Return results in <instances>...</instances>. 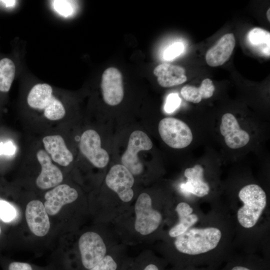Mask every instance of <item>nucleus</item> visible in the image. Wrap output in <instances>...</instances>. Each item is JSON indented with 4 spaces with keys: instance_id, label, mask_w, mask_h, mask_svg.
<instances>
[{
    "instance_id": "nucleus-1",
    "label": "nucleus",
    "mask_w": 270,
    "mask_h": 270,
    "mask_svg": "<svg viewBox=\"0 0 270 270\" xmlns=\"http://www.w3.org/2000/svg\"><path fill=\"white\" fill-rule=\"evenodd\" d=\"M221 238L222 232L216 228H190L176 238L174 244L181 254L196 256L216 248Z\"/></svg>"
},
{
    "instance_id": "nucleus-2",
    "label": "nucleus",
    "mask_w": 270,
    "mask_h": 270,
    "mask_svg": "<svg viewBox=\"0 0 270 270\" xmlns=\"http://www.w3.org/2000/svg\"><path fill=\"white\" fill-rule=\"evenodd\" d=\"M243 206L237 212L239 224L246 228L255 226L266 205V196L264 190L256 184L244 186L238 192Z\"/></svg>"
},
{
    "instance_id": "nucleus-3",
    "label": "nucleus",
    "mask_w": 270,
    "mask_h": 270,
    "mask_svg": "<svg viewBox=\"0 0 270 270\" xmlns=\"http://www.w3.org/2000/svg\"><path fill=\"white\" fill-rule=\"evenodd\" d=\"M27 102L32 108L44 110V116L50 120H60L66 114L64 105L54 97L52 86L47 84L34 85L28 93Z\"/></svg>"
},
{
    "instance_id": "nucleus-4",
    "label": "nucleus",
    "mask_w": 270,
    "mask_h": 270,
    "mask_svg": "<svg viewBox=\"0 0 270 270\" xmlns=\"http://www.w3.org/2000/svg\"><path fill=\"white\" fill-rule=\"evenodd\" d=\"M79 258L76 270H88L107 254L106 247L100 234L94 232L84 233L78 240Z\"/></svg>"
},
{
    "instance_id": "nucleus-5",
    "label": "nucleus",
    "mask_w": 270,
    "mask_h": 270,
    "mask_svg": "<svg viewBox=\"0 0 270 270\" xmlns=\"http://www.w3.org/2000/svg\"><path fill=\"white\" fill-rule=\"evenodd\" d=\"M158 129L162 140L172 148H184L192 140V134L190 127L178 118H162L159 122Z\"/></svg>"
},
{
    "instance_id": "nucleus-6",
    "label": "nucleus",
    "mask_w": 270,
    "mask_h": 270,
    "mask_svg": "<svg viewBox=\"0 0 270 270\" xmlns=\"http://www.w3.org/2000/svg\"><path fill=\"white\" fill-rule=\"evenodd\" d=\"M134 228L142 235H148L154 232L162 220L161 214L152 208V198L145 192L138 196L134 206Z\"/></svg>"
},
{
    "instance_id": "nucleus-7",
    "label": "nucleus",
    "mask_w": 270,
    "mask_h": 270,
    "mask_svg": "<svg viewBox=\"0 0 270 270\" xmlns=\"http://www.w3.org/2000/svg\"><path fill=\"white\" fill-rule=\"evenodd\" d=\"M152 142L146 134L142 130H134L130 135L127 149L121 158L122 164L132 175L138 176L143 171V165L138 153L141 150H148Z\"/></svg>"
},
{
    "instance_id": "nucleus-8",
    "label": "nucleus",
    "mask_w": 270,
    "mask_h": 270,
    "mask_svg": "<svg viewBox=\"0 0 270 270\" xmlns=\"http://www.w3.org/2000/svg\"><path fill=\"white\" fill-rule=\"evenodd\" d=\"M105 181L107 186L116 192L122 202H128L132 199L134 192L132 187L134 178L122 164L112 166L106 176Z\"/></svg>"
},
{
    "instance_id": "nucleus-9",
    "label": "nucleus",
    "mask_w": 270,
    "mask_h": 270,
    "mask_svg": "<svg viewBox=\"0 0 270 270\" xmlns=\"http://www.w3.org/2000/svg\"><path fill=\"white\" fill-rule=\"evenodd\" d=\"M80 149L82 154L96 168H104L109 162L108 154L102 148L100 136L94 130H86L82 134Z\"/></svg>"
},
{
    "instance_id": "nucleus-10",
    "label": "nucleus",
    "mask_w": 270,
    "mask_h": 270,
    "mask_svg": "<svg viewBox=\"0 0 270 270\" xmlns=\"http://www.w3.org/2000/svg\"><path fill=\"white\" fill-rule=\"evenodd\" d=\"M101 88L104 102L112 106L118 104L124 96L122 76L116 68L106 69L102 74Z\"/></svg>"
},
{
    "instance_id": "nucleus-11",
    "label": "nucleus",
    "mask_w": 270,
    "mask_h": 270,
    "mask_svg": "<svg viewBox=\"0 0 270 270\" xmlns=\"http://www.w3.org/2000/svg\"><path fill=\"white\" fill-rule=\"evenodd\" d=\"M220 132L224 137L226 146L232 149L242 148L250 141L249 134L240 128L238 120L230 113L222 116Z\"/></svg>"
},
{
    "instance_id": "nucleus-12",
    "label": "nucleus",
    "mask_w": 270,
    "mask_h": 270,
    "mask_svg": "<svg viewBox=\"0 0 270 270\" xmlns=\"http://www.w3.org/2000/svg\"><path fill=\"white\" fill-rule=\"evenodd\" d=\"M36 158L41 166V172L36 180L37 186L46 190L58 186L63 180L60 168L53 164L49 154L44 150H39Z\"/></svg>"
},
{
    "instance_id": "nucleus-13",
    "label": "nucleus",
    "mask_w": 270,
    "mask_h": 270,
    "mask_svg": "<svg viewBox=\"0 0 270 270\" xmlns=\"http://www.w3.org/2000/svg\"><path fill=\"white\" fill-rule=\"evenodd\" d=\"M26 221L29 229L36 236H46L50 228L48 215L44 204L38 200H32L26 206Z\"/></svg>"
},
{
    "instance_id": "nucleus-14",
    "label": "nucleus",
    "mask_w": 270,
    "mask_h": 270,
    "mask_svg": "<svg viewBox=\"0 0 270 270\" xmlns=\"http://www.w3.org/2000/svg\"><path fill=\"white\" fill-rule=\"evenodd\" d=\"M78 198V193L74 188L60 184L46 193L44 204L48 215L54 216L63 206L74 202Z\"/></svg>"
},
{
    "instance_id": "nucleus-15",
    "label": "nucleus",
    "mask_w": 270,
    "mask_h": 270,
    "mask_svg": "<svg viewBox=\"0 0 270 270\" xmlns=\"http://www.w3.org/2000/svg\"><path fill=\"white\" fill-rule=\"evenodd\" d=\"M236 45L233 34H226L206 52V60L210 66L216 67L225 63L231 56Z\"/></svg>"
},
{
    "instance_id": "nucleus-16",
    "label": "nucleus",
    "mask_w": 270,
    "mask_h": 270,
    "mask_svg": "<svg viewBox=\"0 0 270 270\" xmlns=\"http://www.w3.org/2000/svg\"><path fill=\"white\" fill-rule=\"evenodd\" d=\"M45 151L51 158L60 166H66L73 160V155L67 148L63 138L60 135L48 136L42 139Z\"/></svg>"
},
{
    "instance_id": "nucleus-17",
    "label": "nucleus",
    "mask_w": 270,
    "mask_h": 270,
    "mask_svg": "<svg viewBox=\"0 0 270 270\" xmlns=\"http://www.w3.org/2000/svg\"><path fill=\"white\" fill-rule=\"evenodd\" d=\"M158 84L164 88H170L184 83L187 80L185 69L181 66L168 63L161 64L154 70Z\"/></svg>"
},
{
    "instance_id": "nucleus-18",
    "label": "nucleus",
    "mask_w": 270,
    "mask_h": 270,
    "mask_svg": "<svg viewBox=\"0 0 270 270\" xmlns=\"http://www.w3.org/2000/svg\"><path fill=\"white\" fill-rule=\"evenodd\" d=\"M204 168L200 164L186 168L184 175L186 178V182L182 185V188L198 197L208 194L210 186L204 180Z\"/></svg>"
},
{
    "instance_id": "nucleus-19",
    "label": "nucleus",
    "mask_w": 270,
    "mask_h": 270,
    "mask_svg": "<svg viewBox=\"0 0 270 270\" xmlns=\"http://www.w3.org/2000/svg\"><path fill=\"white\" fill-rule=\"evenodd\" d=\"M178 222L169 230L170 237L176 238L186 232L198 220L196 214H192V208L186 202H180L176 208Z\"/></svg>"
},
{
    "instance_id": "nucleus-20",
    "label": "nucleus",
    "mask_w": 270,
    "mask_h": 270,
    "mask_svg": "<svg viewBox=\"0 0 270 270\" xmlns=\"http://www.w3.org/2000/svg\"><path fill=\"white\" fill-rule=\"evenodd\" d=\"M246 42L249 47L256 54L262 56H270V32L260 28L250 30L246 36Z\"/></svg>"
},
{
    "instance_id": "nucleus-21",
    "label": "nucleus",
    "mask_w": 270,
    "mask_h": 270,
    "mask_svg": "<svg viewBox=\"0 0 270 270\" xmlns=\"http://www.w3.org/2000/svg\"><path fill=\"white\" fill-rule=\"evenodd\" d=\"M215 90L212 80L206 78L204 79L200 86L196 88L194 86L186 85L180 90V94L186 101L194 104L199 103L202 98L212 97Z\"/></svg>"
},
{
    "instance_id": "nucleus-22",
    "label": "nucleus",
    "mask_w": 270,
    "mask_h": 270,
    "mask_svg": "<svg viewBox=\"0 0 270 270\" xmlns=\"http://www.w3.org/2000/svg\"><path fill=\"white\" fill-rule=\"evenodd\" d=\"M16 66L12 60L4 58L0 60V91L10 90L14 78Z\"/></svg>"
},
{
    "instance_id": "nucleus-23",
    "label": "nucleus",
    "mask_w": 270,
    "mask_h": 270,
    "mask_svg": "<svg viewBox=\"0 0 270 270\" xmlns=\"http://www.w3.org/2000/svg\"><path fill=\"white\" fill-rule=\"evenodd\" d=\"M161 262L152 258H140L134 262H124L122 270H164Z\"/></svg>"
},
{
    "instance_id": "nucleus-24",
    "label": "nucleus",
    "mask_w": 270,
    "mask_h": 270,
    "mask_svg": "<svg viewBox=\"0 0 270 270\" xmlns=\"http://www.w3.org/2000/svg\"><path fill=\"white\" fill-rule=\"evenodd\" d=\"M124 263L116 257L106 254L100 262L88 270H122Z\"/></svg>"
},
{
    "instance_id": "nucleus-25",
    "label": "nucleus",
    "mask_w": 270,
    "mask_h": 270,
    "mask_svg": "<svg viewBox=\"0 0 270 270\" xmlns=\"http://www.w3.org/2000/svg\"><path fill=\"white\" fill-rule=\"evenodd\" d=\"M15 208L8 202L0 199V219L4 222H10L16 217Z\"/></svg>"
},
{
    "instance_id": "nucleus-26",
    "label": "nucleus",
    "mask_w": 270,
    "mask_h": 270,
    "mask_svg": "<svg viewBox=\"0 0 270 270\" xmlns=\"http://www.w3.org/2000/svg\"><path fill=\"white\" fill-rule=\"evenodd\" d=\"M51 2L55 10L61 15L68 16L73 12L72 1L52 0Z\"/></svg>"
},
{
    "instance_id": "nucleus-27",
    "label": "nucleus",
    "mask_w": 270,
    "mask_h": 270,
    "mask_svg": "<svg viewBox=\"0 0 270 270\" xmlns=\"http://www.w3.org/2000/svg\"><path fill=\"white\" fill-rule=\"evenodd\" d=\"M184 46L182 42H177L168 47L164 52V58L170 60L180 55L184 51Z\"/></svg>"
},
{
    "instance_id": "nucleus-28",
    "label": "nucleus",
    "mask_w": 270,
    "mask_h": 270,
    "mask_svg": "<svg viewBox=\"0 0 270 270\" xmlns=\"http://www.w3.org/2000/svg\"><path fill=\"white\" fill-rule=\"evenodd\" d=\"M181 100L177 94H170L166 99L164 110L168 113L174 111L180 105Z\"/></svg>"
},
{
    "instance_id": "nucleus-29",
    "label": "nucleus",
    "mask_w": 270,
    "mask_h": 270,
    "mask_svg": "<svg viewBox=\"0 0 270 270\" xmlns=\"http://www.w3.org/2000/svg\"><path fill=\"white\" fill-rule=\"evenodd\" d=\"M262 266L248 264V263L234 262L230 264L224 270H264Z\"/></svg>"
},
{
    "instance_id": "nucleus-30",
    "label": "nucleus",
    "mask_w": 270,
    "mask_h": 270,
    "mask_svg": "<svg viewBox=\"0 0 270 270\" xmlns=\"http://www.w3.org/2000/svg\"><path fill=\"white\" fill-rule=\"evenodd\" d=\"M7 270H36L30 264L25 262L13 261L10 262Z\"/></svg>"
},
{
    "instance_id": "nucleus-31",
    "label": "nucleus",
    "mask_w": 270,
    "mask_h": 270,
    "mask_svg": "<svg viewBox=\"0 0 270 270\" xmlns=\"http://www.w3.org/2000/svg\"><path fill=\"white\" fill-rule=\"evenodd\" d=\"M16 148L14 144L10 141L6 142H0V156L4 154L12 156L14 154Z\"/></svg>"
},
{
    "instance_id": "nucleus-32",
    "label": "nucleus",
    "mask_w": 270,
    "mask_h": 270,
    "mask_svg": "<svg viewBox=\"0 0 270 270\" xmlns=\"http://www.w3.org/2000/svg\"><path fill=\"white\" fill-rule=\"evenodd\" d=\"M172 270H197L192 266H176V267Z\"/></svg>"
},
{
    "instance_id": "nucleus-33",
    "label": "nucleus",
    "mask_w": 270,
    "mask_h": 270,
    "mask_svg": "<svg viewBox=\"0 0 270 270\" xmlns=\"http://www.w3.org/2000/svg\"><path fill=\"white\" fill-rule=\"evenodd\" d=\"M16 2V0H0V3L8 7L14 6Z\"/></svg>"
},
{
    "instance_id": "nucleus-34",
    "label": "nucleus",
    "mask_w": 270,
    "mask_h": 270,
    "mask_svg": "<svg viewBox=\"0 0 270 270\" xmlns=\"http://www.w3.org/2000/svg\"><path fill=\"white\" fill-rule=\"evenodd\" d=\"M270 9L268 8L267 10V12H266V16H267V18L268 20V21H270Z\"/></svg>"
},
{
    "instance_id": "nucleus-35",
    "label": "nucleus",
    "mask_w": 270,
    "mask_h": 270,
    "mask_svg": "<svg viewBox=\"0 0 270 270\" xmlns=\"http://www.w3.org/2000/svg\"><path fill=\"white\" fill-rule=\"evenodd\" d=\"M1 232H2V230H1L0 226V234H1Z\"/></svg>"
}]
</instances>
